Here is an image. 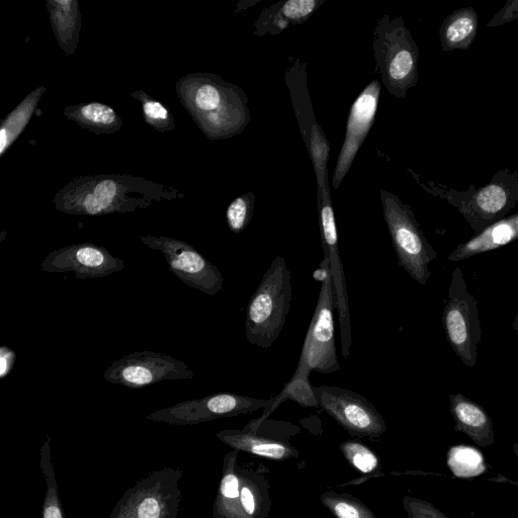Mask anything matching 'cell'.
<instances>
[{
	"label": "cell",
	"mask_w": 518,
	"mask_h": 518,
	"mask_svg": "<svg viewBox=\"0 0 518 518\" xmlns=\"http://www.w3.org/2000/svg\"><path fill=\"white\" fill-rule=\"evenodd\" d=\"M181 80L180 94L202 131L212 140L239 135L250 122L248 97L238 86L214 74Z\"/></svg>",
	"instance_id": "obj_1"
},
{
	"label": "cell",
	"mask_w": 518,
	"mask_h": 518,
	"mask_svg": "<svg viewBox=\"0 0 518 518\" xmlns=\"http://www.w3.org/2000/svg\"><path fill=\"white\" fill-rule=\"evenodd\" d=\"M148 182L129 177L107 176L79 179L56 196L54 203L60 212L70 215L104 216L113 213L133 212L147 208L151 200L132 196H145L160 200Z\"/></svg>",
	"instance_id": "obj_2"
},
{
	"label": "cell",
	"mask_w": 518,
	"mask_h": 518,
	"mask_svg": "<svg viewBox=\"0 0 518 518\" xmlns=\"http://www.w3.org/2000/svg\"><path fill=\"white\" fill-rule=\"evenodd\" d=\"M291 280L286 259L278 255L248 304L246 338L255 347L270 349L280 337L293 298Z\"/></svg>",
	"instance_id": "obj_3"
},
{
	"label": "cell",
	"mask_w": 518,
	"mask_h": 518,
	"mask_svg": "<svg viewBox=\"0 0 518 518\" xmlns=\"http://www.w3.org/2000/svg\"><path fill=\"white\" fill-rule=\"evenodd\" d=\"M423 188L455 207L470 227L479 233L505 218L518 203V171L500 169L486 186L480 189L471 186L466 192L433 182L423 185Z\"/></svg>",
	"instance_id": "obj_4"
},
{
	"label": "cell",
	"mask_w": 518,
	"mask_h": 518,
	"mask_svg": "<svg viewBox=\"0 0 518 518\" xmlns=\"http://www.w3.org/2000/svg\"><path fill=\"white\" fill-rule=\"evenodd\" d=\"M378 71L390 95L405 99L418 82L419 50L400 17L384 15L374 32Z\"/></svg>",
	"instance_id": "obj_5"
},
{
	"label": "cell",
	"mask_w": 518,
	"mask_h": 518,
	"mask_svg": "<svg viewBox=\"0 0 518 518\" xmlns=\"http://www.w3.org/2000/svg\"><path fill=\"white\" fill-rule=\"evenodd\" d=\"M380 194L398 265L417 284L425 286L431 276L429 266L438 258V252L425 237L411 207L386 190Z\"/></svg>",
	"instance_id": "obj_6"
},
{
	"label": "cell",
	"mask_w": 518,
	"mask_h": 518,
	"mask_svg": "<svg viewBox=\"0 0 518 518\" xmlns=\"http://www.w3.org/2000/svg\"><path fill=\"white\" fill-rule=\"evenodd\" d=\"M314 278L321 282L315 312L308 328L295 374H331L340 370L337 358L334 309L336 298L328 259L324 256Z\"/></svg>",
	"instance_id": "obj_7"
},
{
	"label": "cell",
	"mask_w": 518,
	"mask_h": 518,
	"mask_svg": "<svg viewBox=\"0 0 518 518\" xmlns=\"http://www.w3.org/2000/svg\"><path fill=\"white\" fill-rule=\"evenodd\" d=\"M181 469L150 473L129 488L109 518H178L183 492Z\"/></svg>",
	"instance_id": "obj_8"
},
{
	"label": "cell",
	"mask_w": 518,
	"mask_h": 518,
	"mask_svg": "<svg viewBox=\"0 0 518 518\" xmlns=\"http://www.w3.org/2000/svg\"><path fill=\"white\" fill-rule=\"evenodd\" d=\"M443 324L452 350L464 365L473 369L478 360L482 329L478 302L468 291L464 274L459 267L452 275Z\"/></svg>",
	"instance_id": "obj_9"
},
{
	"label": "cell",
	"mask_w": 518,
	"mask_h": 518,
	"mask_svg": "<svg viewBox=\"0 0 518 518\" xmlns=\"http://www.w3.org/2000/svg\"><path fill=\"white\" fill-rule=\"evenodd\" d=\"M300 434L301 428L292 422L256 418L241 429L218 431L216 438L232 450L273 461H288L300 457L291 443Z\"/></svg>",
	"instance_id": "obj_10"
},
{
	"label": "cell",
	"mask_w": 518,
	"mask_h": 518,
	"mask_svg": "<svg viewBox=\"0 0 518 518\" xmlns=\"http://www.w3.org/2000/svg\"><path fill=\"white\" fill-rule=\"evenodd\" d=\"M320 408L357 439L380 440L387 424L377 407L366 397L338 386H313Z\"/></svg>",
	"instance_id": "obj_11"
},
{
	"label": "cell",
	"mask_w": 518,
	"mask_h": 518,
	"mask_svg": "<svg viewBox=\"0 0 518 518\" xmlns=\"http://www.w3.org/2000/svg\"><path fill=\"white\" fill-rule=\"evenodd\" d=\"M317 201L321 244L324 256L329 261L335 291L336 310L340 328L341 355L345 360H349L353 345L352 318L347 280H345L344 266L339 252L338 233L328 177L325 180L321 194L317 196Z\"/></svg>",
	"instance_id": "obj_12"
},
{
	"label": "cell",
	"mask_w": 518,
	"mask_h": 518,
	"mask_svg": "<svg viewBox=\"0 0 518 518\" xmlns=\"http://www.w3.org/2000/svg\"><path fill=\"white\" fill-rule=\"evenodd\" d=\"M139 238L144 245L164 255L169 271L184 284L209 296H215L222 290L224 279L220 270L193 245L166 236L146 235Z\"/></svg>",
	"instance_id": "obj_13"
},
{
	"label": "cell",
	"mask_w": 518,
	"mask_h": 518,
	"mask_svg": "<svg viewBox=\"0 0 518 518\" xmlns=\"http://www.w3.org/2000/svg\"><path fill=\"white\" fill-rule=\"evenodd\" d=\"M286 82L317 185L323 186L328 175L330 144L315 118L307 85V63L297 59L286 72Z\"/></svg>",
	"instance_id": "obj_14"
},
{
	"label": "cell",
	"mask_w": 518,
	"mask_h": 518,
	"mask_svg": "<svg viewBox=\"0 0 518 518\" xmlns=\"http://www.w3.org/2000/svg\"><path fill=\"white\" fill-rule=\"evenodd\" d=\"M270 400L233 393H220L202 399L180 402L149 414L150 421L170 425H197L225 417H235L266 409Z\"/></svg>",
	"instance_id": "obj_15"
},
{
	"label": "cell",
	"mask_w": 518,
	"mask_h": 518,
	"mask_svg": "<svg viewBox=\"0 0 518 518\" xmlns=\"http://www.w3.org/2000/svg\"><path fill=\"white\" fill-rule=\"evenodd\" d=\"M104 378L111 384L142 389L163 381L192 380L195 373L178 359L155 352H137L115 361Z\"/></svg>",
	"instance_id": "obj_16"
},
{
	"label": "cell",
	"mask_w": 518,
	"mask_h": 518,
	"mask_svg": "<svg viewBox=\"0 0 518 518\" xmlns=\"http://www.w3.org/2000/svg\"><path fill=\"white\" fill-rule=\"evenodd\" d=\"M125 269V262L94 243L68 245L50 252L41 271L50 274L74 273L77 280L106 278Z\"/></svg>",
	"instance_id": "obj_17"
},
{
	"label": "cell",
	"mask_w": 518,
	"mask_h": 518,
	"mask_svg": "<svg viewBox=\"0 0 518 518\" xmlns=\"http://www.w3.org/2000/svg\"><path fill=\"white\" fill-rule=\"evenodd\" d=\"M381 96V83L374 80L353 104L345 132L344 142L333 172V187L339 189L347 177L355 158L369 135L377 116Z\"/></svg>",
	"instance_id": "obj_18"
},
{
	"label": "cell",
	"mask_w": 518,
	"mask_h": 518,
	"mask_svg": "<svg viewBox=\"0 0 518 518\" xmlns=\"http://www.w3.org/2000/svg\"><path fill=\"white\" fill-rule=\"evenodd\" d=\"M324 4V0H288L279 2L259 15L253 26L258 37L277 36L292 26L306 22Z\"/></svg>",
	"instance_id": "obj_19"
},
{
	"label": "cell",
	"mask_w": 518,
	"mask_h": 518,
	"mask_svg": "<svg viewBox=\"0 0 518 518\" xmlns=\"http://www.w3.org/2000/svg\"><path fill=\"white\" fill-rule=\"evenodd\" d=\"M450 403L456 431H461L478 446L494 444V425L482 406L462 393L450 395Z\"/></svg>",
	"instance_id": "obj_20"
},
{
	"label": "cell",
	"mask_w": 518,
	"mask_h": 518,
	"mask_svg": "<svg viewBox=\"0 0 518 518\" xmlns=\"http://www.w3.org/2000/svg\"><path fill=\"white\" fill-rule=\"evenodd\" d=\"M518 239V213L490 225L469 240L459 244L449 255L452 263L499 249Z\"/></svg>",
	"instance_id": "obj_21"
},
{
	"label": "cell",
	"mask_w": 518,
	"mask_h": 518,
	"mask_svg": "<svg viewBox=\"0 0 518 518\" xmlns=\"http://www.w3.org/2000/svg\"><path fill=\"white\" fill-rule=\"evenodd\" d=\"M236 473L244 511L252 518H269L272 510L270 484L267 478L269 469L262 464L254 469L238 464Z\"/></svg>",
	"instance_id": "obj_22"
},
{
	"label": "cell",
	"mask_w": 518,
	"mask_h": 518,
	"mask_svg": "<svg viewBox=\"0 0 518 518\" xmlns=\"http://www.w3.org/2000/svg\"><path fill=\"white\" fill-rule=\"evenodd\" d=\"M239 451L232 450L223 459V473L214 501L213 518H252L240 501L239 479L236 473Z\"/></svg>",
	"instance_id": "obj_23"
},
{
	"label": "cell",
	"mask_w": 518,
	"mask_h": 518,
	"mask_svg": "<svg viewBox=\"0 0 518 518\" xmlns=\"http://www.w3.org/2000/svg\"><path fill=\"white\" fill-rule=\"evenodd\" d=\"M478 33V15L473 8L460 9L443 23L440 36L445 52L468 50Z\"/></svg>",
	"instance_id": "obj_24"
},
{
	"label": "cell",
	"mask_w": 518,
	"mask_h": 518,
	"mask_svg": "<svg viewBox=\"0 0 518 518\" xmlns=\"http://www.w3.org/2000/svg\"><path fill=\"white\" fill-rule=\"evenodd\" d=\"M64 114L80 127L97 134L117 132L123 124L114 109L100 103L69 107Z\"/></svg>",
	"instance_id": "obj_25"
},
{
	"label": "cell",
	"mask_w": 518,
	"mask_h": 518,
	"mask_svg": "<svg viewBox=\"0 0 518 518\" xmlns=\"http://www.w3.org/2000/svg\"><path fill=\"white\" fill-rule=\"evenodd\" d=\"M55 36L62 50L68 54L75 51L80 29V16L77 2L57 0L48 3Z\"/></svg>",
	"instance_id": "obj_26"
},
{
	"label": "cell",
	"mask_w": 518,
	"mask_h": 518,
	"mask_svg": "<svg viewBox=\"0 0 518 518\" xmlns=\"http://www.w3.org/2000/svg\"><path fill=\"white\" fill-rule=\"evenodd\" d=\"M45 91L44 86H42V88L31 93L26 100L3 121L2 127H0V156H3L7 150H9L25 130Z\"/></svg>",
	"instance_id": "obj_27"
},
{
	"label": "cell",
	"mask_w": 518,
	"mask_h": 518,
	"mask_svg": "<svg viewBox=\"0 0 518 518\" xmlns=\"http://www.w3.org/2000/svg\"><path fill=\"white\" fill-rule=\"evenodd\" d=\"M309 378V374H294L290 382L285 385L283 391L278 396L270 399V404L264 410V414L258 418L262 420L270 418L274 411L288 400H293L305 408H318L317 398Z\"/></svg>",
	"instance_id": "obj_28"
},
{
	"label": "cell",
	"mask_w": 518,
	"mask_h": 518,
	"mask_svg": "<svg viewBox=\"0 0 518 518\" xmlns=\"http://www.w3.org/2000/svg\"><path fill=\"white\" fill-rule=\"evenodd\" d=\"M41 470L46 481L42 518H65L59 496L55 469L52 463L51 440L48 435L41 449Z\"/></svg>",
	"instance_id": "obj_29"
},
{
	"label": "cell",
	"mask_w": 518,
	"mask_h": 518,
	"mask_svg": "<svg viewBox=\"0 0 518 518\" xmlns=\"http://www.w3.org/2000/svg\"><path fill=\"white\" fill-rule=\"evenodd\" d=\"M339 450L352 468L366 475L367 479L384 477L381 472V460L376 452L358 440L345 441Z\"/></svg>",
	"instance_id": "obj_30"
},
{
	"label": "cell",
	"mask_w": 518,
	"mask_h": 518,
	"mask_svg": "<svg viewBox=\"0 0 518 518\" xmlns=\"http://www.w3.org/2000/svg\"><path fill=\"white\" fill-rule=\"evenodd\" d=\"M320 501L336 518H377L361 499L349 493L326 491Z\"/></svg>",
	"instance_id": "obj_31"
},
{
	"label": "cell",
	"mask_w": 518,
	"mask_h": 518,
	"mask_svg": "<svg viewBox=\"0 0 518 518\" xmlns=\"http://www.w3.org/2000/svg\"><path fill=\"white\" fill-rule=\"evenodd\" d=\"M447 461L450 470L458 478H475L486 471L482 454L472 447L458 446L452 448Z\"/></svg>",
	"instance_id": "obj_32"
},
{
	"label": "cell",
	"mask_w": 518,
	"mask_h": 518,
	"mask_svg": "<svg viewBox=\"0 0 518 518\" xmlns=\"http://www.w3.org/2000/svg\"><path fill=\"white\" fill-rule=\"evenodd\" d=\"M255 208V196L246 193L233 200L226 211V219L229 229L239 234L249 225Z\"/></svg>",
	"instance_id": "obj_33"
},
{
	"label": "cell",
	"mask_w": 518,
	"mask_h": 518,
	"mask_svg": "<svg viewBox=\"0 0 518 518\" xmlns=\"http://www.w3.org/2000/svg\"><path fill=\"white\" fill-rule=\"evenodd\" d=\"M142 103L146 122L158 131H171L175 128L174 119L167 109L159 102L145 96L142 92L133 95Z\"/></svg>",
	"instance_id": "obj_34"
},
{
	"label": "cell",
	"mask_w": 518,
	"mask_h": 518,
	"mask_svg": "<svg viewBox=\"0 0 518 518\" xmlns=\"http://www.w3.org/2000/svg\"><path fill=\"white\" fill-rule=\"evenodd\" d=\"M403 506L408 518H450L430 502L405 496Z\"/></svg>",
	"instance_id": "obj_35"
},
{
	"label": "cell",
	"mask_w": 518,
	"mask_h": 518,
	"mask_svg": "<svg viewBox=\"0 0 518 518\" xmlns=\"http://www.w3.org/2000/svg\"><path fill=\"white\" fill-rule=\"evenodd\" d=\"M518 20V0H507L502 9L493 16L488 28H496Z\"/></svg>",
	"instance_id": "obj_36"
},
{
	"label": "cell",
	"mask_w": 518,
	"mask_h": 518,
	"mask_svg": "<svg viewBox=\"0 0 518 518\" xmlns=\"http://www.w3.org/2000/svg\"><path fill=\"white\" fill-rule=\"evenodd\" d=\"M17 362V354L7 345L0 348V379L5 380L10 376Z\"/></svg>",
	"instance_id": "obj_37"
},
{
	"label": "cell",
	"mask_w": 518,
	"mask_h": 518,
	"mask_svg": "<svg viewBox=\"0 0 518 518\" xmlns=\"http://www.w3.org/2000/svg\"><path fill=\"white\" fill-rule=\"evenodd\" d=\"M512 328L514 331L518 332V310H517L516 316L514 318Z\"/></svg>",
	"instance_id": "obj_38"
},
{
	"label": "cell",
	"mask_w": 518,
	"mask_h": 518,
	"mask_svg": "<svg viewBox=\"0 0 518 518\" xmlns=\"http://www.w3.org/2000/svg\"><path fill=\"white\" fill-rule=\"evenodd\" d=\"M513 449H514V453H515V455H516V457H517V459H518V444H515V445L513 446Z\"/></svg>",
	"instance_id": "obj_39"
}]
</instances>
